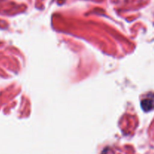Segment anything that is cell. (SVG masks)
Listing matches in <instances>:
<instances>
[{
    "instance_id": "6da1fadb",
    "label": "cell",
    "mask_w": 154,
    "mask_h": 154,
    "mask_svg": "<svg viewBox=\"0 0 154 154\" xmlns=\"http://www.w3.org/2000/svg\"><path fill=\"white\" fill-rule=\"evenodd\" d=\"M141 105L142 109L146 112L154 109V96L143 99L141 102Z\"/></svg>"
}]
</instances>
